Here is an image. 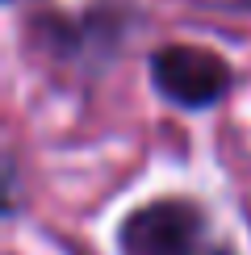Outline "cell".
Instances as JSON below:
<instances>
[{
    "mask_svg": "<svg viewBox=\"0 0 251 255\" xmlns=\"http://www.w3.org/2000/svg\"><path fill=\"white\" fill-rule=\"evenodd\" d=\"M122 255H235L193 201L163 197L134 209L118 230Z\"/></svg>",
    "mask_w": 251,
    "mask_h": 255,
    "instance_id": "6da1fadb",
    "label": "cell"
},
{
    "mask_svg": "<svg viewBox=\"0 0 251 255\" xmlns=\"http://www.w3.org/2000/svg\"><path fill=\"white\" fill-rule=\"evenodd\" d=\"M151 84L180 109H209L226 97L230 67L201 46H159L151 55Z\"/></svg>",
    "mask_w": 251,
    "mask_h": 255,
    "instance_id": "7a4b0ae2",
    "label": "cell"
}]
</instances>
